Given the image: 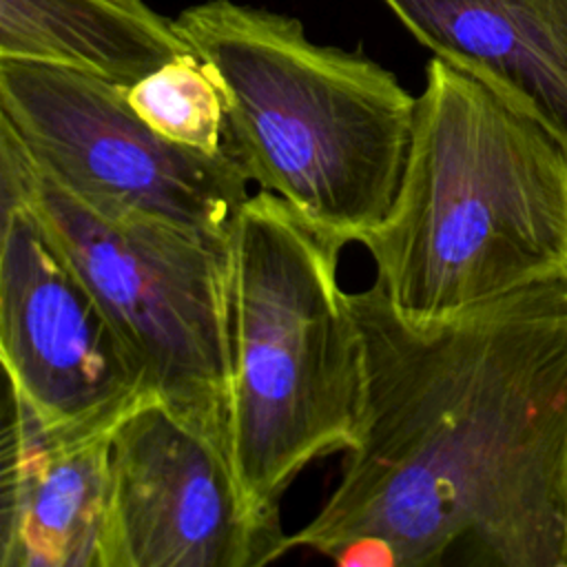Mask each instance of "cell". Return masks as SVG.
<instances>
[{
	"instance_id": "cell-5",
	"label": "cell",
	"mask_w": 567,
	"mask_h": 567,
	"mask_svg": "<svg viewBox=\"0 0 567 567\" xmlns=\"http://www.w3.org/2000/svg\"><path fill=\"white\" fill-rule=\"evenodd\" d=\"M2 204L20 202L142 365L146 392L228 443L233 237L113 221L58 186L0 122Z\"/></svg>"
},
{
	"instance_id": "cell-12",
	"label": "cell",
	"mask_w": 567,
	"mask_h": 567,
	"mask_svg": "<svg viewBox=\"0 0 567 567\" xmlns=\"http://www.w3.org/2000/svg\"><path fill=\"white\" fill-rule=\"evenodd\" d=\"M133 111L162 137L204 153L224 144V97L213 71L193 51L126 89Z\"/></svg>"
},
{
	"instance_id": "cell-3",
	"label": "cell",
	"mask_w": 567,
	"mask_h": 567,
	"mask_svg": "<svg viewBox=\"0 0 567 567\" xmlns=\"http://www.w3.org/2000/svg\"><path fill=\"white\" fill-rule=\"evenodd\" d=\"M224 97V144L246 177L319 233L363 241L390 213L416 97L379 62L308 38L286 13L208 0L175 20Z\"/></svg>"
},
{
	"instance_id": "cell-8",
	"label": "cell",
	"mask_w": 567,
	"mask_h": 567,
	"mask_svg": "<svg viewBox=\"0 0 567 567\" xmlns=\"http://www.w3.org/2000/svg\"><path fill=\"white\" fill-rule=\"evenodd\" d=\"M0 354L7 385L51 425L111 430L148 394L140 361L20 202L2 204Z\"/></svg>"
},
{
	"instance_id": "cell-2",
	"label": "cell",
	"mask_w": 567,
	"mask_h": 567,
	"mask_svg": "<svg viewBox=\"0 0 567 567\" xmlns=\"http://www.w3.org/2000/svg\"><path fill=\"white\" fill-rule=\"evenodd\" d=\"M361 244L412 326L567 279V142L434 55L396 199Z\"/></svg>"
},
{
	"instance_id": "cell-9",
	"label": "cell",
	"mask_w": 567,
	"mask_h": 567,
	"mask_svg": "<svg viewBox=\"0 0 567 567\" xmlns=\"http://www.w3.org/2000/svg\"><path fill=\"white\" fill-rule=\"evenodd\" d=\"M111 430L51 425L7 385L0 567H100Z\"/></svg>"
},
{
	"instance_id": "cell-6",
	"label": "cell",
	"mask_w": 567,
	"mask_h": 567,
	"mask_svg": "<svg viewBox=\"0 0 567 567\" xmlns=\"http://www.w3.org/2000/svg\"><path fill=\"white\" fill-rule=\"evenodd\" d=\"M0 122L35 166L95 215L233 237L248 177L228 148L204 153L155 133L126 86L64 66L0 58Z\"/></svg>"
},
{
	"instance_id": "cell-1",
	"label": "cell",
	"mask_w": 567,
	"mask_h": 567,
	"mask_svg": "<svg viewBox=\"0 0 567 567\" xmlns=\"http://www.w3.org/2000/svg\"><path fill=\"white\" fill-rule=\"evenodd\" d=\"M365 403L286 551L343 567H567V279L412 326L348 292Z\"/></svg>"
},
{
	"instance_id": "cell-10",
	"label": "cell",
	"mask_w": 567,
	"mask_h": 567,
	"mask_svg": "<svg viewBox=\"0 0 567 567\" xmlns=\"http://www.w3.org/2000/svg\"><path fill=\"white\" fill-rule=\"evenodd\" d=\"M436 58L567 142V0H383Z\"/></svg>"
},
{
	"instance_id": "cell-7",
	"label": "cell",
	"mask_w": 567,
	"mask_h": 567,
	"mask_svg": "<svg viewBox=\"0 0 567 567\" xmlns=\"http://www.w3.org/2000/svg\"><path fill=\"white\" fill-rule=\"evenodd\" d=\"M286 554L241 489L228 443L155 394L111 430L100 567H259Z\"/></svg>"
},
{
	"instance_id": "cell-4",
	"label": "cell",
	"mask_w": 567,
	"mask_h": 567,
	"mask_svg": "<svg viewBox=\"0 0 567 567\" xmlns=\"http://www.w3.org/2000/svg\"><path fill=\"white\" fill-rule=\"evenodd\" d=\"M341 248L268 190L233 230L228 452L252 514L275 529L290 483L361 430L365 350Z\"/></svg>"
},
{
	"instance_id": "cell-11",
	"label": "cell",
	"mask_w": 567,
	"mask_h": 567,
	"mask_svg": "<svg viewBox=\"0 0 567 567\" xmlns=\"http://www.w3.org/2000/svg\"><path fill=\"white\" fill-rule=\"evenodd\" d=\"M175 20L144 0H0V58L133 86L190 53Z\"/></svg>"
}]
</instances>
